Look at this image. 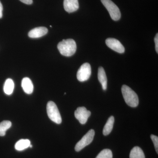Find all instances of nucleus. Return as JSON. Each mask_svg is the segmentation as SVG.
<instances>
[{"label": "nucleus", "instance_id": "obj_21", "mask_svg": "<svg viewBox=\"0 0 158 158\" xmlns=\"http://www.w3.org/2000/svg\"><path fill=\"white\" fill-rule=\"evenodd\" d=\"M22 2L27 4V5H31L33 3V0H19Z\"/></svg>", "mask_w": 158, "mask_h": 158}, {"label": "nucleus", "instance_id": "obj_18", "mask_svg": "<svg viewBox=\"0 0 158 158\" xmlns=\"http://www.w3.org/2000/svg\"><path fill=\"white\" fill-rule=\"evenodd\" d=\"M96 158H113V153L111 150L105 149L98 154Z\"/></svg>", "mask_w": 158, "mask_h": 158}, {"label": "nucleus", "instance_id": "obj_2", "mask_svg": "<svg viewBox=\"0 0 158 158\" xmlns=\"http://www.w3.org/2000/svg\"><path fill=\"white\" fill-rule=\"evenodd\" d=\"M122 93L124 101L128 106L131 107H136L139 104V99L137 94L127 85H123Z\"/></svg>", "mask_w": 158, "mask_h": 158}, {"label": "nucleus", "instance_id": "obj_4", "mask_svg": "<svg viewBox=\"0 0 158 158\" xmlns=\"http://www.w3.org/2000/svg\"><path fill=\"white\" fill-rule=\"evenodd\" d=\"M103 5L109 11L112 19L118 21L121 17L120 10L116 4L111 0H101Z\"/></svg>", "mask_w": 158, "mask_h": 158}, {"label": "nucleus", "instance_id": "obj_23", "mask_svg": "<svg viewBox=\"0 0 158 158\" xmlns=\"http://www.w3.org/2000/svg\"><path fill=\"white\" fill-rule=\"evenodd\" d=\"M29 147H30V148H32V145H31V144H30V146H29Z\"/></svg>", "mask_w": 158, "mask_h": 158}, {"label": "nucleus", "instance_id": "obj_19", "mask_svg": "<svg viewBox=\"0 0 158 158\" xmlns=\"http://www.w3.org/2000/svg\"><path fill=\"white\" fill-rule=\"evenodd\" d=\"M151 138L153 142L156 151L157 153H158V138L157 136L153 135H151Z\"/></svg>", "mask_w": 158, "mask_h": 158}, {"label": "nucleus", "instance_id": "obj_14", "mask_svg": "<svg viewBox=\"0 0 158 158\" xmlns=\"http://www.w3.org/2000/svg\"><path fill=\"white\" fill-rule=\"evenodd\" d=\"M31 144V141L28 139H21L18 141L15 145V149L17 151H23L28 148Z\"/></svg>", "mask_w": 158, "mask_h": 158}, {"label": "nucleus", "instance_id": "obj_15", "mask_svg": "<svg viewBox=\"0 0 158 158\" xmlns=\"http://www.w3.org/2000/svg\"><path fill=\"white\" fill-rule=\"evenodd\" d=\"M14 89V83L11 79L6 80L4 85V92L7 95H10L13 93Z\"/></svg>", "mask_w": 158, "mask_h": 158}, {"label": "nucleus", "instance_id": "obj_7", "mask_svg": "<svg viewBox=\"0 0 158 158\" xmlns=\"http://www.w3.org/2000/svg\"><path fill=\"white\" fill-rule=\"evenodd\" d=\"M74 114L76 118L79 122L81 124H85L88 121V118L91 115V113L85 107H80L75 111Z\"/></svg>", "mask_w": 158, "mask_h": 158}, {"label": "nucleus", "instance_id": "obj_8", "mask_svg": "<svg viewBox=\"0 0 158 158\" xmlns=\"http://www.w3.org/2000/svg\"><path fill=\"white\" fill-rule=\"evenodd\" d=\"M106 43L108 47L119 53H123L125 52L123 46L118 40L109 38L106 40Z\"/></svg>", "mask_w": 158, "mask_h": 158}, {"label": "nucleus", "instance_id": "obj_20", "mask_svg": "<svg viewBox=\"0 0 158 158\" xmlns=\"http://www.w3.org/2000/svg\"><path fill=\"white\" fill-rule=\"evenodd\" d=\"M155 43L156 51L157 53H158V34H156L154 38Z\"/></svg>", "mask_w": 158, "mask_h": 158}, {"label": "nucleus", "instance_id": "obj_22", "mask_svg": "<svg viewBox=\"0 0 158 158\" xmlns=\"http://www.w3.org/2000/svg\"><path fill=\"white\" fill-rule=\"evenodd\" d=\"M3 9V8L2 5V3H1V1H0V19H1L2 17Z\"/></svg>", "mask_w": 158, "mask_h": 158}, {"label": "nucleus", "instance_id": "obj_12", "mask_svg": "<svg viewBox=\"0 0 158 158\" xmlns=\"http://www.w3.org/2000/svg\"><path fill=\"white\" fill-rule=\"evenodd\" d=\"M98 79L99 81L101 84L102 89L106 90L107 88V78L104 69L102 67H100L98 70Z\"/></svg>", "mask_w": 158, "mask_h": 158}, {"label": "nucleus", "instance_id": "obj_17", "mask_svg": "<svg viewBox=\"0 0 158 158\" xmlns=\"http://www.w3.org/2000/svg\"><path fill=\"white\" fill-rule=\"evenodd\" d=\"M11 126V123L9 120H4L0 123V136H4L6 131Z\"/></svg>", "mask_w": 158, "mask_h": 158}, {"label": "nucleus", "instance_id": "obj_10", "mask_svg": "<svg viewBox=\"0 0 158 158\" xmlns=\"http://www.w3.org/2000/svg\"><path fill=\"white\" fill-rule=\"evenodd\" d=\"M48 30L45 27H38L32 29L28 33L29 37L32 38H37L44 36L48 33Z\"/></svg>", "mask_w": 158, "mask_h": 158}, {"label": "nucleus", "instance_id": "obj_9", "mask_svg": "<svg viewBox=\"0 0 158 158\" xmlns=\"http://www.w3.org/2000/svg\"><path fill=\"white\" fill-rule=\"evenodd\" d=\"M63 6L65 11L69 13L75 12L79 9L78 0H64Z\"/></svg>", "mask_w": 158, "mask_h": 158}, {"label": "nucleus", "instance_id": "obj_13", "mask_svg": "<svg viewBox=\"0 0 158 158\" xmlns=\"http://www.w3.org/2000/svg\"><path fill=\"white\" fill-rule=\"evenodd\" d=\"M114 123V118L113 116H111L108 118V121L104 127L103 134L104 135H109L112 131Z\"/></svg>", "mask_w": 158, "mask_h": 158}, {"label": "nucleus", "instance_id": "obj_11", "mask_svg": "<svg viewBox=\"0 0 158 158\" xmlns=\"http://www.w3.org/2000/svg\"><path fill=\"white\" fill-rule=\"evenodd\" d=\"M22 87L27 94H31L34 90V85L31 79L28 77L23 78L22 81Z\"/></svg>", "mask_w": 158, "mask_h": 158}, {"label": "nucleus", "instance_id": "obj_6", "mask_svg": "<svg viewBox=\"0 0 158 158\" xmlns=\"http://www.w3.org/2000/svg\"><path fill=\"white\" fill-rule=\"evenodd\" d=\"M91 73V66L88 63H85L81 66L77 73V79L80 82L88 81Z\"/></svg>", "mask_w": 158, "mask_h": 158}, {"label": "nucleus", "instance_id": "obj_1", "mask_svg": "<svg viewBox=\"0 0 158 158\" xmlns=\"http://www.w3.org/2000/svg\"><path fill=\"white\" fill-rule=\"evenodd\" d=\"M58 48L62 56L70 57L75 53L77 44L73 39L63 40L58 44Z\"/></svg>", "mask_w": 158, "mask_h": 158}, {"label": "nucleus", "instance_id": "obj_5", "mask_svg": "<svg viewBox=\"0 0 158 158\" xmlns=\"http://www.w3.org/2000/svg\"><path fill=\"white\" fill-rule=\"evenodd\" d=\"M95 132L94 130L91 129L88 131V132L83 136L80 141L77 143L75 147L76 151L79 152L82 149L89 145L93 141Z\"/></svg>", "mask_w": 158, "mask_h": 158}, {"label": "nucleus", "instance_id": "obj_3", "mask_svg": "<svg viewBox=\"0 0 158 158\" xmlns=\"http://www.w3.org/2000/svg\"><path fill=\"white\" fill-rule=\"evenodd\" d=\"M47 111L49 118L57 124H60L62 119L56 105L52 101L48 102L47 106Z\"/></svg>", "mask_w": 158, "mask_h": 158}, {"label": "nucleus", "instance_id": "obj_16", "mask_svg": "<svg viewBox=\"0 0 158 158\" xmlns=\"http://www.w3.org/2000/svg\"><path fill=\"white\" fill-rule=\"evenodd\" d=\"M130 158H145L144 153L140 147L133 148L130 154Z\"/></svg>", "mask_w": 158, "mask_h": 158}]
</instances>
